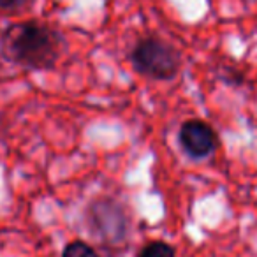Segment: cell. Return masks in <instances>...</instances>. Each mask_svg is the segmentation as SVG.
I'll list each match as a JSON object with an SVG mask.
<instances>
[{"label": "cell", "instance_id": "cell-1", "mask_svg": "<svg viewBox=\"0 0 257 257\" xmlns=\"http://www.w3.org/2000/svg\"><path fill=\"white\" fill-rule=\"evenodd\" d=\"M67 50L60 30L41 22H18L0 36L2 57L27 71H51Z\"/></svg>", "mask_w": 257, "mask_h": 257}, {"label": "cell", "instance_id": "cell-2", "mask_svg": "<svg viewBox=\"0 0 257 257\" xmlns=\"http://www.w3.org/2000/svg\"><path fill=\"white\" fill-rule=\"evenodd\" d=\"M128 60L136 72L157 81L176 78L182 69V53L171 43L155 36L138 41L128 55Z\"/></svg>", "mask_w": 257, "mask_h": 257}, {"label": "cell", "instance_id": "cell-3", "mask_svg": "<svg viewBox=\"0 0 257 257\" xmlns=\"http://www.w3.org/2000/svg\"><path fill=\"white\" fill-rule=\"evenodd\" d=\"M86 224L92 234L102 243H120L128 234V217L125 208L111 197L95 199L86 210Z\"/></svg>", "mask_w": 257, "mask_h": 257}, {"label": "cell", "instance_id": "cell-4", "mask_svg": "<svg viewBox=\"0 0 257 257\" xmlns=\"http://www.w3.org/2000/svg\"><path fill=\"white\" fill-rule=\"evenodd\" d=\"M183 152L192 159H204L211 155L218 147V136L215 128L203 120H187L180 127L178 134Z\"/></svg>", "mask_w": 257, "mask_h": 257}, {"label": "cell", "instance_id": "cell-5", "mask_svg": "<svg viewBox=\"0 0 257 257\" xmlns=\"http://www.w3.org/2000/svg\"><path fill=\"white\" fill-rule=\"evenodd\" d=\"M138 257H176V250L166 241H150L138 252Z\"/></svg>", "mask_w": 257, "mask_h": 257}, {"label": "cell", "instance_id": "cell-6", "mask_svg": "<svg viewBox=\"0 0 257 257\" xmlns=\"http://www.w3.org/2000/svg\"><path fill=\"white\" fill-rule=\"evenodd\" d=\"M62 257H99V255H97V252L86 241L76 239V241H71L65 245Z\"/></svg>", "mask_w": 257, "mask_h": 257}, {"label": "cell", "instance_id": "cell-7", "mask_svg": "<svg viewBox=\"0 0 257 257\" xmlns=\"http://www.w3.org/2000/svg\"><path fill=\"white\" fill-rule=\"evenodd\" d=\"M30 0H0V9L15 11V9H22L23 6H27Z\"/></svg>", "mask_w": 257, "mask_h": 257}]
</instances>
